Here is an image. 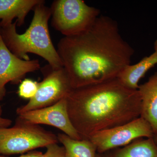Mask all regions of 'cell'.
Here are the masks:
<instances>
[{"instance_id": "cell-18", "label": "cell", "mask_w": 157, "mask_h": 157, "mask_svg": "<svg viewBox=\"0 0 157 157\" xmlns=\"http://www.w3.org/2000/svg\"><path fill=\"white\" fill-rule=\"evenodd\" d=\"M44 154L42 152L33 151L27 153L25 154H23L18 157H43Z\"/></svg>"}, {"instance_id": "cell-20", "label": "cell", "mask_w": 157, "mask_h": 157, "mask_svg": "<svg viewBox=\"0 0 157 157\" xmlns=\"http://www.w3.org/2000/svg\"><path fill=\"white\" fill-rule=\"evenodd\" d=\"M153 137L154 138L156 142L157 143V133L155 134Z\"/></svg>"}, {"instance_id": "cell-1", "label": "cell", "mask_w": 157, "mask_h": 157, "mask_svg": "<svg viewBox=\"0 0 157 157\" xmlns=\"http://www.w3.org/2000/svg\"><path fill=\"white\" fill-rule=\"evenodd\" d=\"M57 51L73 89L117 78L134 54L117 22L103 15L86 31L62 38Z\"/></svg>"}, {"instance_id": "cell-7", "label": "cell", "mask_w": 157, "mask_h": 157, "mask_svg": "<svg viewBox=\"0 0 157 157\" xmlns=\"http://www.w3.org/2000/svg\"><path fill=\"white\" fill-rule=\"evenodd\" d=\"M150 124L139 117L125 124L98 132L90 140L95 145L99 153L124 147L138 138L153 137Z\"/></svg>"}, {"instance_id": "cell-13", "label": "cell", "mask_w": 157, "mask_h": 157, "mask_svg": "<svg viewBox=\"0 0 157 157\" xmlns=\"http://www.w3.org/2000/svg\"><path fill=\"white\" fill-rule=\"evenodd\" d=\"M109 157H157V143L154 137L138 138L116 150Z\"/></svg>"}, {"instance_id": "cell-5", "label": "cell", "mask_w": 157, "mask_h": 157, "mask_svg": "<svg viewBox=\"0 0 157 157\" xmlns=\"http://www.w3.org/2000/svg\"><path fill=\"white\" fill-rule=\"evenodd\" d=\"M50 8L52 26L65 36L86 31L101 15L99 9L82 0H56Z\"/></svg>"}, {"instance_id": "cell-11", "label": "cell", "mask_w": 157, "mask_h": 157, "mask_svg": "<svg viewBox=\"0 0 157 157\" xmlns=\"http://www.w3.org/2000/svg\"><path fill=\"white\" fill-rule=\"evenodd\" d=\"M42 0H0V27L13 23L16 19L17 26H21L29 12Z\"/></svg>"}, {"instance_id": "cell-17", "label": "cell", "mask_w": 157, "mask_h": 157, "mask_svg": "<svg viewBox=\"0 0 157 157\" xmlns=\"http://www.w3.org/2000/svg\"><path fill=\"white\" fill-rule=\"evenodd\" d=\"M2 109L0 105V128H9L12 123V121L9 119L2 117Z\"/></svg>"}, {"instance_id": "cell-21", "label": "cell", "mask_w": 157, "mask_h": 157, "mask_svg": "<svg viewBox=\"0 0 157 157\" xmlns=\"http://www.w3.org/2000/svg\"><path fill=\"white\" fill-rule=\"evenodd\" d=\"M97 157H106L103 156L101 155L97 154Z\"/></svg>"}, {"instance_id": "cell-16", "label": "cell", "mask_w": 157, "mask_h": 157, "mask_svg": "<svg viewBox=\"0 0 157 157\" xmlns=\"http://www.w3.org/2000/svg\"><path fill=\"white\" fill-rule=\"evenodd\" d=\"M46 147L47 150L43 157H65L63 146H60L57 143H54L49 144Z\"/></svg>"}, {"instance_id": "cell-4", "label": "cell", "mask_w": 157, "mask_h": 157, "mask_svg": "<svg viewBox=\"0 0 157 157\" xmlns=\"http://www.w3.org/2000/svg\"><path fill=\"white\" fill-rule=\"evenodd\" d=\"M58 142L52 132L17 119L12 128H0L1 155L21 154Z\"/></svg>"}, {"instance_id": "cell-2", "label": "cell", "mask_w": 157, "mask_h": 157, "mask_svg": "<svg viewBox=\"0 0 157 157\" xmlns=\"http://www.w3.org/2000/svg\"><path fill=\"white\" fill-rule=\"evenodd\" d=\"M66 100L70 121L82 139L140 117L138 90L126 87L117 78L73 89Z\"/></svg>"}, {"instance_id": "cell-8", "label": "cell", "mask_w": 157, "mask_h": 157, "mask_svg": "<svg viewBox=\"0 0 157 157\" xmlns=\"http://www.w3.org/2000/svg\"><path fill=\"white\" fill-rule=\"evenodd\" d=\"M17 119L33 124L51 126L59 129L73 139L82 140L70 121L66 98L49 107L18 114Z\"/></svg>"}, {"instance_id": "cell-22", "label": "cell", "mask_w": 157, "mask_h": 157, "mask_svg": "<svg viewBox=\"0 0 157 157\" xmlns=\"http://www.w3.org/2000/svg\"><path fill=\"white\" fill-rule=\"evenodd\" d=\"M0 157H9L6 156L1 155H0Z\"/></svg>"}, {"instance_id": "cell-9", "label": "cell", "mask_w": 157, "mask_h": 157, "mask_svg": "<svg viewBox=\"0 0 157 157\" xmlns=\"http://www.w3.org/2000/svg\"><path fill=\"white\" fill-rule=\"evenodd\" d=\"M40 69L39 60H24L11 53L6 47L0 34V101L6 95V85L17 84L27 73Z\"/></svg>"}, {"instance_id": "cell-10", "label": "cell", "mask_w": 157, "mask_h": 157, "mask_svg": "<svg viewBox=\"0 0 157 157\" xmlns=\"http://www.w3.org/2000/svg\"><path fill=\"white\" fill-rule=\"evenodd\" d=\"M137 90L141 99L140 117L150 124L155 135L157 133V72Z\"/></svg>"}, {"instance_id": "cell-3", "label": "cell", "mask_w": 157, "mask_h": 157, "mask_svg": "<svg viewBox=\"0 0 157 157\" xmlns=\"http://www.w3.org/2000/svg\"><path fill=\"white\" fill-rule=\"evenodd\" d=\"M45 2L43 1L34 8L33 17L25 33H17L15 21L9 25L0 27V34L6 47L18 58L30 60L28 53L35 54L45 59L52 67L60 68L63 67V64L52 43L48 29L51 11Z\"/></svg>"}, {"instance_id": "cell-12", "label": "cell", "mask_w": 157, "mask_h": 157, "mask_svg": "<svg viewBox=\"0 0 157 157\" xmlns=\"http://www.w3.org/2000/svg\"><path fill=\"white\" fill-rule=\"evenodd\" d=\"M157 64V52H154L134 65H129L120 73L117 78L127 88L137 90L138 82L149 70Z\"/></svg>"}, {"instance_id": "cell-15", "label": "cell", "mask_w": 157, "mask_h": 157, "mask_svg": "<svg viewBox=\"0 0 157 157\" xmlns=\"http://www.w3.org/2000/svg\"><path fill=\"white\" fill-rule=\"evenodd\" d=\"M39 82L30 78H25L21 82L18 94L24 99H32L36 95L39 88Z\"/></svg>"}, {"instance_id": "cell-14", "label": "cell", "mask_w": 157, "mask_h": 157, "mask_svg": "<svg viewBox=\"0 0 157 157\" xmlns=\"http://www.w3.org/2000/svg\"><path fill=\"white\" fill-rule=\"evenodd\" d=\"M57 137L64 147L65 157H97V147L90 140H76L64 133H59Z\"/></svg>"}, {"instance_id": "cell-19", "label": "cell", "mask_w": 157, "mask_h": 157, "mask_svg": "<svg viewBox=\"0 0 157 157\" xmlns=\"http://www.w3.org/2000/svg\"><path fill=\"white\" fill-rule=\"evenodd\" d=\"M154 49L155 52H157V40H156L154 43Z\"/></svg>"}, {"instance_id": "cell-6", "label": "cell", "mask_w": 157, "mask_h": 157, "mask_svg": "<svg viewBox=\"0 0 157 157\" xmlns=\"http://www.w3.org/2000/svg\"><path fill=\"white\" fill-rule=\"evenodd\" d=\"M43 80L33 98L16 110L17 115L31 110L49 107L67 98L73 88L63 67L53 68L50 65L42 69Z\"/></svg>"}]
</instances>
